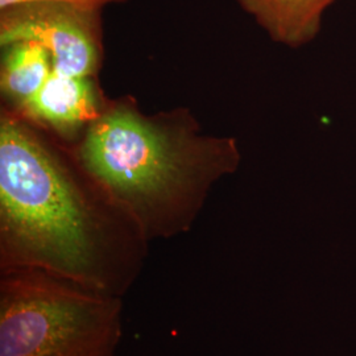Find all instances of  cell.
Returning a JSON list of instances; mask_svg holds the SVG:
<instances>
[{"mask_svg":"<svg viewBox=\"0 0 356 356\" xmlns=\"http://www.w3.org/2000/svg\"><path fill=\"white\" fill-rule=\"evenodd\" d=\"M122 297L40 269L0 270V356H115Z\"/></svg>","mask_w":356,"mask_h":356,"instance_id":"cell-3","label":"cell"},{"mask_svg":"<svg viewBox=\"0 0 356 356\" xmlns=\"http://www.w3.org/2000/svg\"><path fill=\"white\" fill-rule=\"evenodd\" d=\"M337 0H236L272 41L297 49L321 31L322 16Z\"/></svg>","mask_w":356,"mask_h":356,"instance_id":"cell-6","label":"cell"},{"mask_svg":"<svg viewBox=\"0 0 356 356\" xmlns=\"http://www.w3.org/2000/svg\"><path fill=\"white\" fill-rule=\"evenodd\" d=\"M107 99L99 76L53 72L44 88L22 110L13 113L73 145L101 116Z\"/></svg>","mask_w":356,"mask_h":356,"instance_id":"cell-5","label":"cell"},{"mask_svg":"<svg viewBox=\"0 0 356 356\" xmlns=\"http://www.w3.org/2000/svg\"><path fill=\"white\" fill-rule=\"evenodd\" d=\"M0 49L1 107L19 111L51 76V53L35 41H15Z\"/></svg>","mask_w":356,"mask_h":356,"instance_id":"cell-7","label":"cell"},{"mask_svg":"<svg viewBox=\"0 0 356 356\" xmlns=\"http://www.w3.org/2000/svg\"><path fill=\"white\" fill-rule=\"evenodd\" d=\"M70 147L149 242L188 234L216 184L242 163L238 140L204 132L189 107L148 114L129 94L108 98Z\"/></svg>","mask_w":356,"mask_h":356,"instance_id":"cell-2","label":"cell"},{"mask_svg":"<svg viewBox=\"0 0 356 356\" xmlns=\"http://www.w3.org/2000/svg\"><path fill=\"white\" fill-rule=\"evenodd\" d=\"M24 1H57V3H66V4H72L82 8L103 11L108 6L126 4L129 0H0V8L17 4V3H24Z\"/></svg>","mask_w":356,"mask_h":356,"instance_id":"cell-8","label":"cell"},{"mask_svg":"<svg viewBox=\"0 0 356 356\" xmlns=\"http://www.w3.org/2000/svg\"><path fill=\"white\" fill-rule=\"evenodd\" d=\"M149 243L69 144L0 107V270L40 269L123 297Z\"/></svg>","mask_w":356,"mask_h":356,"instance_id":"cell-1","label":"cell"},{"mask_svg":"<svg viewBox=\"0 0 356 356\" xmlns=\"http://www.w3.org/2000/svg\"><path fill=\"white\" fill-rule=\"evenodd\" d=\"M35 41L51 53L53 72L99 76L104 60L103 11L57 1H24L0 8V47Z\"/></svg>","mask_w":356,"mask_h":356,"instance_id":"cell-4","label":"cell"}]
</instances>
